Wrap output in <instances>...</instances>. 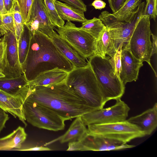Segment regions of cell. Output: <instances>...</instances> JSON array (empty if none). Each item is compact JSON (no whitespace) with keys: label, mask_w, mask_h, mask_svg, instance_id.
Listing matches in <instances>:
<instances>
[{"label":"cell","mask_w":157,"mask_h":157,"mask_svg":"<svg viewBox=\"0 0 157 157\" xmlns=\"http://www.w3.org/2000/svg\"><path fill=\"white\" fill-rule=\"evenodd\" d=\"M28 86L24 102L36 103L48 107L66 121L95 110L70 89L65 81L47 86Z\"/></svg>","instance_id":"cell-1"},{"label":"cell","mask_w":157,"mask_h":157,"mask_svg":"<svg viewBox=\"0 0 157 157\" xmlns=\"http://www.w3.org/2000/svg\"><path fill=\"white\" fill-rule=\"evenodd\" d=\"M21 67L29 82L47 71L58 69L69 73L74 69L50 37L38 31L32 33L29 50Z\"/></svg>","instance_id":"cell-2"},{"label":"cell","mask_w":157,"mask_h":157,"mask_svg":"<svg viewBox=\"0 0 157 157\" xmlns=\"http://www.w3.org/2000/svg\"><path fill=\"white\" fill-rule=\"evenodd\" d=\"M88 62L97 79L104 105L110 100L121 99L124 93L125 86L110 59L95 55L89 58Z\"/></svg>","instance_id":"cell-3"},{"label":"cell","mask_w":157,"mask_h":157,"mask_svg":"<svg viewBox=\"0 0 157 157\" xmlns=\"http://www.w3.org/2000/svg\"><path fill=\"white\" fill-rule=\"evenodd\" d=\"M65 82L90 107L95 110L103 108L105 105L102 96L89 65L85 67L74 69L68 73Z\"/></svg>","instance_id":"cell-4"},{"label":"cell","mask_w":157,"mask_h":157,"mask_svg":"<svg viewBox=\"0 0 157 157\" xmlns=\"http://www.w3.org/2000/svg\"><path fill=\"white\" fill-rule=\"evenodd\" d=\"M145 2H142L132 14L128 21H120L107 11L102 12L98 18L108 28L111 39L116 51L129 42L139 21L143 16L142 12Z\"/></svg>","instance_id":"cell-5"},{"label":"cell","mask_w":157,"mask_h":157,"mask_svg":"<svg viewBox=\"0 0 157 157\" xmlns=\"http://www.w3.org/2000/svg\"><path fill=\"white\" fill-rule=\"evenodd\" d=\"M87 129L89 135L123 144L145 136L137 126L127 120L109 123L90 124L87 125Z\"/></svg>","instance_id":"cell-6"},{"label":"cell","mask_w":157,"mask_h":157,"mask_svg":"<svg viewBox=\"0 0 157 157\" xmlns=\"http://www.w3.org/2000/svg\"><path fill=\"white\" fill-rule=\"evenodd\" d=\"M150 19L147 15H143L141 18L129 42L123 46L127 47L136 59L143 62L144 61L147 62L152 68L156 77V71L151 63V58L152 56L151 36L153 33L150 29Z\"/></svg>","instance_id":"cell-7"},{"label":"cell","mask_w":157,"mask_h":157,"mask_svg":"<svg viewBox=\"0 0 157 157\" xmlns=\"http://www.w3.org/2000/svg\"><path fill=\"white\" fill-rule=\"evenodd\" d=\"M23 107L26 120L33 126L53 131L64 129L66 120L51 109L26 101H24Z\"/></svg>","instance_id":"cell-8"},{"label":"cell","mask_w":157,"mask_h":157,"mask_svg":"<svg viewBox=\"0 0 157 157\" xmlns=\"http://www.w3.org/2000/svg\"><path fill=\"white\" fill-rule=\"evenodd\" d=\"M56 30L62 38L86 59L95 55L97 40L71 21H67Z\"/></svg>","instance_id":"cell-9"},{"label":"cell","mask_w":157,"mask_h":157,"mask_svg":"<svg viewBox=\"0 0 157 157\" xmlns=\"http://www.w3.org/2000/svg\"><path fill=\"white\" fill-rule=\"evenodd\" d=\"M130 108L121 99L116 100L115 104L111 107L102 108L81 116L86 125L94 124H106L126 120Z\"/></svg>","instance_id":"cell-10"},{"label":"cell","mask_w":157,"mask_h":157,"mask_svg":"<svg viewBox=\"0 0 157 157\" xmlns=\"http://www.w3.org/2000/svg\"><path fill=\"white\" fill-rule=\"evenodd\" d=\"M32 33L39 32L51 37L56 32L44 6L43 0H34L29 18L25 24Z\"/></svg>","instance_id":"cell-11"},{"label":"cell","mask_w":157,"mask_h":157,"mask_svg":"<svg viewBox=\"0 0 157 157\" xmlns=\"http://www.w3.org/2000/svg\"><path fill=\"white\" fill-rule=\"evenodd\" d=\"M2 38L7 44L5 54L6 77L14 78L23 74L19 61L15 34L9 30Z\"/></svg>","instance_id":"cell-12"},{"label":"cell","mask_w":157,"mask_h":157,"mask_svg":"<svg viewBox=\"0 0 157 157\" xmlns=\"http://www.w3.org/2000/svg\"><path fill=\"white\" fill-rule=\"evenodd\" d=\"M121 71L119 78L125 86L128 82L136 81L143 62L135 58L129 49L123 46L121 53Z\"/></svg>","instance_id":"cell-13"},{"label":"cell","mask_w":157,"mask_h":157,"mask_svg":"<svg viewBox=\"0 0 157 157\" xmlns=\"http://www.w3.org/2000/svg\"><path fill=\"white\" fill-rule=\"evenodd\" d=\"M86 151H109L124 150L132 148L135 145L123 144L104 137L88 134L82 141Z\"/></svg>","instance_id":"cell-14"},{"label":"cell","mask_w":157,"mask_h":157,"mask_svg":"<svg viewBox=\"0 0 157 157\" xmlns=\"http://www.w3.org/2000/svg\"><path fill=\"white\" fill-rule=\"evenodd\" d=\"M50 38L60 53L72 64L74 69L86 67L89 65L86 59L71 47L56 32Z\"/></svg>","instance_id":"cell-15"},{"label":"cell","mask_w":157,"mask_h":157,"mask_svg":"<svg viewBox=\"0 0 157 157\" xmlns=\"http://www.w3.org/2000/svg\"><path fill=\"white\" fill-rule=\"evenodd\" d=\"M127 121L137 126L146 135L151 134L157 126V103L140 114L132 117Z\"/></svg>","instance_id":"cell-16"},{"label":"cell","mask_w":157,"mask_h":157,"mask_svg":"<svg viewBox=\"0 0 157 157\" xmlns=\"http://www.w3.org/2000/svg\"><path fill=\"white\" fill-rule=\"evenodd\" d=\"M23 102L21 97L10 95L0 90V107L15 118L17 117L26 127L27 124L25 122Z\"/></svg>","instance_id":"cell-17"},{"label":"cell","mask_w":157,"mask_h":157,"mask_svg":"<svg viewBox=\"0 0 157 157\" xmlns=\"http://www.w3.org/2000/svg\"><path fill=\"white\" fill-rule=\"evenodd\" d=\"M81 117L75 118L69 128L63 135L47 143L46 146L57 141L61 144L73 141H82L87 135V129Z\"/></svg>","instance_id":"cell-18"},{"label":"cell","mask_w":157,"mask_h":157,"mask_svg":"<svg viewBox=\"0 0 157 157\" xmlns=\"http://www.w3.org/2000/svg\"><path fill=\"white\" fill-rule=\"evenodd\" d=\"M29 84L23 74L14 78H0V90L10 95L20 97L22 99Z\"/></svg>","instance_id":"cell-19"},{"label":"cell","mask_w":157,"mask_h":157,"mask_svg":"<svg viewBox=\"0 0 157 157\" xmlns=\"http://www.w3.org/2000/svg\"><path fill=\"white\" fill-rule=\"evenodd\" d=\"M68 72L59 69H55L42 73L34 80L29 82V86L33 87L47 86L65 82Z\"/></svg>","instance_id":"cell-20"},{"label":"cell","mask_w":157,"mask_h":157,"mask_svg":"<svg viewBox=\"0 0 157 157\" xmlns=\"http://www.w3.org/2000/svg\"><path fill=\"white\" fill-rule=\"evenodd\" d=\"M27 135L24 128L19 126L10 134L0 138V151H11L20 148Z\"/></svg>","instance_id":"cell-21"},{"label":"cell","mask_w":157,"mask_h":157,"mask_svg":"<svg viewBox=\"0 0 157 157\" xmlns=\"http://www.w3.org/2000/svg\"><path fill=\"white\" fill-rule=\"evenodd\" d=\"M54 4L59 16L64 20L82 23L87 20L84 12L79 9L56 0H55Z\"/></svg>","instance_id":"cell-22"},{"label":"cell","mask_w":157,"mask_h":157,"mask_svg":"<svg viewBox=\"0 0 157 157\" xmlns=\"http://www.w3.org/2000/svg\"><path fill=\"white\" fill-rule=\"evenodd\" d=\"M111 39L108 28L106 27L102 34L97 40L95 55L102 57L107 55L112 57L116 52Z\"/></svg>","instance_id":"cell-23"},{"label":"cell","mask_w":157,"mask_h":157,"mask_svg":"<svg viewBox=\"0 0 157 157\" xmlns=\"http://www.w3.org/2000/svg\"><path fill=\"white\" fill-rule=\"evenodd\" d=\"M32 32L26 24L17 43L18 54L21 65L26 58L29 48Z\"/></svg>","instance_id":"cell-24"},{"label":"cell","mask_w":157,"mask_h":157,"mask_svg":"<svg viewBox=\"0 0 157 157\" xmlns=\"http://www.w3.org/2000/svg\"><path fill=\"white\" fill-rule=\"evenodd\" d=\"M141 2L142 0H126L118 11L112 14L119 21H128Z\"/></svg>","instance_id":"cell-25"},{"label":"cell","mask_w":157,"mask_h":157,"mask_svg":"<svg viewBox=\"0 0 157 157\" xmlns=\"http://www.w3.org/2000/svg\"><path fill=\"white\" fill-rule=\"evenodd\" d=\"M80 28L97 40L102 34L106 26L100 18L94 17L82 23V25Z\"/></svg>","instance_id":"cell-26"},{"label":"cell","mask_w":157,"mask_h":157,"mask_svg":"<svg viewBox=\"0 0 157 157\" xmlns=\"http://www.w3.org/2000/svg\"><path fill=\"white\" fill-rule=\"evenodd\" d=\"M55 0H43V2L49 18L55 26L61 27L65 24L64 20L59 16L56 8Z\"/></svg>","instance_id":"cell-27"},{"label":"cell","mask_w":157,"mask_h":157,"mask_svg":"<svg viewBox=\"0 0 157 157\" xmlns=\"http://www.w3.org/2000/svg\"><path fill=\"white\" fill-rule=\"evenodd\" d=\"M11 10L13 13L15 33L17 43L25 24L17 2L15 0Z\"/></svg>","instance_id":"cell-28"},{"label":"cell","mask_w":157,"mask_h":157,"mask_svg":"<svg viewBox=\"0 0 157 157\" xmlns=\"http://www.w3.org/2000/svg\"><path fill=\"white\" fill-rule=\"evenodd\" d=\"M1 16L0 36H3L9 30L15 34L13 11L11 10L10 12L1 14Z\"/></svg>","instance_id":"cell-29"},{"label":"cell","mask_w":157,"mask_h":157,"mask_svg":"<svg viewBox=\"0 0 157 157\" xmlns=\"http://www.w3.org/2000/svg\"><path fill=\"white\" fill-rule=\"evenodd\" d=\"M17 2L25 24L28 21L34 0H15Z\"/></svg>","instance_id":"cell-30"},{"label":"cell","mask_w":157,"mask_h":157,"mask_svg":"<svg viewBox=\"0 0 157 157\" xmlns=\"http://www.w3.org/2000/svg\"><path fill=\"white\" fill-rule=\"evenodd\" d=\"M143 15H147L155 21L157 16V0H146Z\"/></svg>","instance_id":"cell-31"},{"label":"cell","mask_w":157,"mask_h":157,"mask_svg":"<svg viewBox=\"0 0 157 157\" xmlns=\"http://www.w3.org/2000/svg\"><path fill=\"white\" fill-rule=\"evenodd\" d=\"M122 47V45L119 46L114 55L110 59L111 63L119 77L121 71V53Z\"/></svg>","instance_id":"cell-32"},{"label":"cell","mask_w":157,"mask_h":157,"mask_svg":"<svg viewBox=\"0 0 157 157\" xmlns=\"http://www.w3.org/2000/svg\"><path fill=\"white\" fill-rule=\"evenodd\" d=\"M6 46V43L2 38H0V71L4 74L6 68L5 54Z\"/></svg>","instance_id":"cell-33"},{"label":"cell","mask_w":157,"mask_h":157,"mask_svg":"<svg viewBox=\"0 0 157 157\" xmlns=\"http://www.w3.org/2000/svg\"><path fill=\"white\" fill-rule=\"evenodd\" d=\"M63 2L67 4L76 8L79 9L84 12L87 11L86 5L82 0H56Z\"/></svg>","instance_id":"cell-34"},{"label":"cell","mask_w":157,"mask_h":157,"mask_svg":"<svg viewBox=\"0 0 157 157\" xmlns=\"http://www.w3.org/2000/svg\"><path fill=\"white\" fill-rule=\"evenodd\" d=\"M68 151H86L84 145L82 141L71 142L68 143Z\"/></svg>","instance_id":"cell-35"},{"label":"cell","mask_w":157,"mask_h":157,"mask_svg":"<svg viewBox=\"0 0 157 157\" xmlns=\"http://www.w3.org/2000/svg\"><path fill=\"white\" fill-rule=\"evenodd\" d=\"M113 13L118 11L126 0H107Z\"/></svg>","instance_id":"cell-36"},{"label":"cell","mask_w":157,"mask_h":157,"mask_svg":"<svg viewBox=\"0 0 157 157\" xmlns=\"http://www.w3.org/2000/svg\"><path fill=\"white\" fill-rule=\"evenodd\" d=\"M6 112L0 107V133L3 128L5 127V124L9 120V117Z\"/></svg>","instance_id":"cell-37"},{"label":"cell","mask_w":157,"mask_h":157,"mask_svg":"<svg viewBox=\"0 0 157 157\" xmlns=\"http://www.w3.org/2000/svg\"><path fill=\"white\" fill-rule=\"evenodd\" d=\"M52 150L48 147H45L43 146H36L33 147H28L26 148H22L21 147L20 148L13 149L12 151H50Z\"/></svg>","instance_id":"cell-38"},{"label":"cell","mask_w":157,"mask_h":157,"mask_svg":"<svg viewBox=\"0 0 157 157\" xmlns=\"http://www.w3.org/2000/svg\"><path fill=\"white\" fill-rule=\"evenodd\" d=\"M91 5L96 9L101 10L105 7L106 3L102 0H95L93 2Z\"/></svg>","instance_id":"cell-39"},{"label":"cell","mask_w":157,"mask_h":157,"mask_svg":"<svg viewBox=\"0 0 157 157\" xmlns=\"http://www.w3.org/2000/svg\"><path fill=\"white\" fill-rule=\"evenodd\" d=\"M5 10L8 13L10 12L13 7L15 0H3Z\"/></svg>","instance_id":"cell-40"},{"label":"cell","mask_w":157,"mask_h":157,"mask_svg":"<svg viewBox=\"0 0 157 157\" xmlns=\"http://www.w3.org/2000/svg\"><path fill=\"white\" fill-rule=\"evenodd\" d=\"M152 38V56L153 55L156 54L157 51V36L153 34L151 35Z\"/></svg>","instance_id":"cell-41"},{"label":"cell","mask_w":157,"mask_h":157,"mask_svg":"<svg viewBox=\"0 0 157 157\" xmlns=\"http://www.w3.org/2000/svg\"><path fill=\"white\" fill-rule=\"evenodd\" d=\"M0 8L1 14L8 13L5 8L3 0H0Z\"/></svg>","instance_id":"cell-42"},{"label":"cell","mask_w":157,"mask_h":157,"mask_svg":"<svg viewBox=\"0 0 157 157\" xmlns=\"http://www.w3.org/2000/svg\"><path fill=\"white\" fill-rule=\"evenodd\" d=\"M6 77V75L2 72L0 71V78Z\"/></svg>","instance_id":"cell-43"},{"label":"cell","mask_w":157,"mask_h":157,"mask_svg":"<svg viewBox=\"0 0 157 157\" xmlns=\"http://www.w3.org/2000/svg\"><path fill=\"white\" fill-rule=\"evenodd\" d=\"M1 11H0V15H1Z\"/></svg>","instance_id":"cell-44"}]
</instances>
